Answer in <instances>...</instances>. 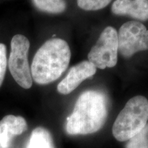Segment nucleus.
Here are the masks:
<instances>
[{"instance_id": "39448f33", "label": "nucleus", "mask_w": 148, "mask_h": 148, "mask_svg": "<svg viewBox=\"0 0 148 148\" xmlns=\"http://www.w3.org/2000/svg\"><path fill=\"white\" fill-rule=\"evenodd\" d=\"M118 34L113 27H106L88 54L89 62L96 68L114 67L117 63Z\"/></svg>"}, {"instance_id": "ddd939ff", "label": "nucleus", "mask_w": 148, "mask_h": 148, "mask_svg": "<svg viewBox=\"0 0 148 148\" xmlns=\"http://www.w3.org/2000/svg\"><path fill=\"white\" fill-rule=\"evenodd\" d=\"M112 0H77V5L86 11L101 10L107 6Z\"/></svg>"}, {"instance_id": "6e6552de", "label": "nucleus", "mask_w": 148, "mask_h": 148, "mask_svg": "<svg viewBox=\"0 0 148 148\" xmlns=\"http://www.w3.org/2000/svg\"><path fill=\"white\" fill-rule=\"evenodd\" d=\"M27 124L25 119L21 116L8 114L0 121V145L2 148H8L12 138L21 134L26 130Z\"/></svg>"}, {"instance_id": "f8f14e48", "label": "nucleus", "mask_w": 148, "mask_h": 148, "mask_svg": "<svg viewBox=\"0 0 148 148\" xmlns=\"http://www.w3.org/2000/svg\"><path fill=\"white\" fill-rule=\"evenodd\" d=\"M126 148H148V124L140 132L128 140Z\"/></svg>"}, {"instance_id": "4468645a", "label": "nucleus", "mask_w": 148, "mask_h": 148, "mask_svg": "<svg viewBox=\"0 0 148 148\" xmlns=\"http://www.w3.org/2000/svg\"><path fill=\"white\" fill-rule=\"evenodd\" d=\"M7 66L6 47L4 44L0 43V86L4 79Z\"/></svg>"}, {"instance_id": "9d476101", "label": "nucleus", "mask_w": 148, "mask_h": 148, "mask_svg": "<svg viewBox=\"0 0 148 148\" xmlns=\"http://www.w3.org/2000/svg\"><path fill=\"white\" fill-rule=\"evenodd\" d=\"M27 148H55V146L49 131L38 127L32 132Z\"/></svg>"}, {"instance_id": "f257e3e1", "label": "nucleus", "mask_w": 148, "mask_h": 148, "mask_svg": "<svg viewBox=\"0 0 148 148\" xmlns=\"http://www.w3.org/2000/svg\"><path fill=\"white\" fill-rule=\"evenodd\" d=\"M108 116L106 96L99 90L83 92L77 98L72 113L66 118L68 134H89L103 126Z\"/></svg>"}, {"instance_id": "423d86ee", "label": "nucleus", "mask_w": 148, "mask_h": 148, "mask_svg": "<svg viewBox=\"0 0 148 148\" xmlns=\"http://www.w3.org/2000/svg\"><path fill=\"white\" fill-rule=\"evenodd\" d=\"M118 51L125 58H130L140 51L148 50V29L143 23L127 21L119 28Z\"/></svg>"}, {"instance_id": "7ed1b4c3", "label": "nucleus", "mask_w": 148, "mask_h": 148, "mask_svg": "<svg viewBox=\"0 0 148 148\" xmlns=\"http://www.w3.org/2000/svg\"><path fill=\"white\" fill-rule=\"evenodd\" d=\"M148 100L141 95L131 98L118 114L112 126V134L119 141H126L147 124Z\"/></svg>"}, {"instance_id": "20e7f679", "label": "nucleus", "mask_w": 148, "mask_h": 148, "mask_svg": "<svg viewBox=\"0 0 148 148\" xmlns=\"http://www.w3.org/2000/svg\"><path fill=\"white\" fill-rule=\"evenodd\" d=\"M10 47L8 64L11 75L20 86L29 89L32 86L33 80L27 59L29 40L23 35L16 34L12 37Z\"/></svg>"}, {"instance_id": "0eeeda50", "label": "nucleus", "mask_w": 148, "mask_h": 148, "mask_svg": "<svg viewBox=\"0 0 148 148\" xmlns=\"http://www.w3.org/2000/svg\"><path fill=\"white\" fill-rule=\"evenodd\" d=\"M97 68L88 60H84L72 66L67 75L58 84L57 90L62 95H67L76 88L86 79L91 77Z\"/></svg>"}, {"instance_id": "f03ea898", "label": "nucleus", "mask_w": 148, "mask_h": 148, "mask_svg": "<svg viewBox=\"0 0 148 148\" xmlns=\"http://www.w3.org/2000/svg\"><path fill=\"white\" fill-rule=\"evenodd\" d=\"M71 50L65 40L51 38L38 49L31 65L32 79L38 84H48L57 80L67 69Z\"/></svg>"}, {"instance_id": "1a4fd4ad", "label": "nucleus", "mask_w": 148, "mask_h": 148, "mask_svg": "<svg viewBox=\"0 0 148 148\" xmlns=\"http://www.w3.org/2000/svg\"><path fill=\"white\" fill-rule=\"evenodd\" d=\"M111 10L116 15L129 16L140 21H147L148 0H115Z\"/></svg>"}, {"instance_id": "9b49d317", "label": "nucleus", "mask_w": 148, "mask_h": 148, "mask_svg": "<svg viewBox=\"0 0 148 148\" xmlns=\"http://www.w3.org/2000/svg\"><path fill=\"white\" fill-rule=\"evenodd\" d=\"M33 4L38 10L51 14H59L66 10L64 0H32Z\"/></svg>"}]
</instances>
